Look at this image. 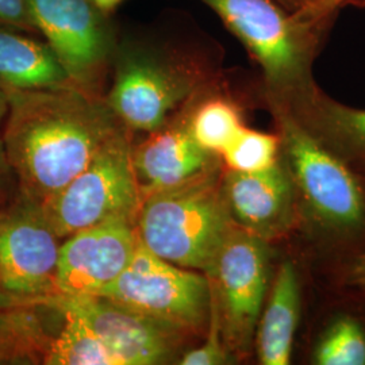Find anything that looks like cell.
I'll return each mask as SVG.
<instances>
[{"instance_id":"11","label":"cell","mask_w":365,"mask_h":365,"mask_svg":"<svg viewBox=\"0 0 365 365\" xmlns=\"http://www.w3.org/2000/svg\"><path fill=\"white\" fill-rule=\"evenodd\" d=\"M33 304L78 314L117 356L120 365L170 361L185 336L106 297L51 295Z\"/></svg>"},{"instance_id":"24","label":"cell","mask_w":365,"mask_h":365,"mask_svg":"<svg viewBox=\"0 0 365 365\" xmlns=\"http://www.w3.org/2000/svg\"><path fill=\"white\" fill-rule=\"evenodd\" d=\"M337 262H341L337 284L344 291L365 299V249L337 259Z\"/></svg>"},{"instance_id":"13","label":"cell","mask_w":365,"mask_h":365,"mask_svg":"<svg viewBox=\"0 0 365 365\" xmlns=\"http://www.w3.org/2000/svg\"><path fill=\"white\" fill-rule=\"evenodd\" d=\"M222 192L235 226L272 244L298 232L294 185L282 161L257 172H222Z\"/></svg>"},{"instance_id":"20","label":"cell","mask_w":365,"mask_h":365,"mask_svg":"<svg viewBox=\"0 0 365 365\" xmlns=\"http://www.w3.org/2000/svg\"><path fill=\"white\" fill-rule=\"evenodd\" d=\"M60 312L66 319L64 327L51 339L42 364L120 365L117 356L83 318L69 310Z\"/></svg>"},{"instance_id":"3","label":"cell","mask_w":365,"mask_h":365,"mask_svg":"<svg viewBox=\"0 0 365 365\" xmlns=\"http://www.w3.org/2000/svg\"><path fill=\"white\" fill-rule=\"evenodd\" d=\"M222 172L223 167L144 197L135 221L138 240L163 260L207 274L235 225Z\"/></svg>"},{"instance_id":"22","label":"cell","mask_w":365,"mask_h":365,"mask_svg":"<svg viewBox=\"0 0 365 365\" xmlns=\"http://www.w3.org/2000/svg\"><path fill=\"white\" fill-rule=\"evenodd\" d=\"M279 134L244 128L221 155L225 170L257 172L272 167L279 160Z\"/></svg>"},{"instance_id":"27","label":"cell","mask_w":365,"mask_h":365,"mask_svg":"<svg viewBox=\"0 0 365 365\" xmlns=\"http://www.w3.org/2000/svg\"><path fill=\"white\" fill-rule=\"evenodd\" d=\"M91 1L99 11L108 15L114 13L125 0H91Z\"/></svg>"},{"instance_id":"14","label":"cell","mask_w":365,"mask_h":365,"mask_svg":"<svg viewBox=\"0 0 365 365\" xmlns=\"http://www.w3.org/2000/svg\"><path fill=\"white\" fill-rule=\"evenodd\" d=\"M185 111L149 133L144 143L131 150L143 199L223 167L221 157L196 143L190 130V107Z\"/></svg>"},{"instance_id":"19","label":"cell","mask_w":365,"mask_h":365,"mask_svg":"<svg viewBox=\"0 0 365 365\" xmlns=\"http://www.w3.org/2000/svg\"><path fill=\"white\" fill-rule=\"evenodd\" d=\"M310 364L365 365V324L351 312L329 315L310 349Z\"/></svg>"},{"instance_id":"6","label":"cell","mask_w":365,"mask_h":365,"mask_svg":"<svg viewBox=\"0 0 365 365\" xmlns=\"http://www.w3.org/2000/svg\"><path fill=\"white\" fill-rule=\"evenodd\" d=\"M131 150L123 126L72 182L39 205L60 240L103 222L125 220L135 223L143 195Z\"/></svg>"},{"instance_id":"16","label":"cell","mask_w":365,"mask_h":365,"mask_svg":"<svg viewBox=\"0 0 365 365\" xmlns=\"http://www.w3.org/2000/svg\"><path fill=\"white\" fill-rule=\"evenodd\" d=\"M302 306L303 283L299 267L294 260H283L274 268L256 327L253 351L260 364H291Z\"/></svg>"},{"instance_id":"26","label":"cell","mask_w":365,"mask_h":365,"mask_svg":"<svg viewBox=\"0 0 365 365\" xmlns=\"http://www.w3.org/2000/svg\"><path fill=\"white\" fill-rule=\"evenodd\" d=\"M15 185H16V180H15L13 170H11L9 160L6 156L4 145H3L1 134H0V200L7 195V192Z\"/></svg>"},{"instance_id":"25","label":"cell","mask_w":365,"mask_h":365,"mask_svg":"<svg viewBox=\"0 0 365 365\" xmlns=\"http://www.w3.org/2000/svg\"><path fill=\"white\" fill-rule=\"evenodd\" d=\"M0 22L38 34L27 0H0Z\"/></svg>"},{"instance_id":"17","label":"cell","mask_w":365,"mask_h":365,"mask_svg":"<svg viewBox=\"0 0 365 365\" xmlns=\"http://www.w3.org/2000/svg\"><path fill=\"white\" fill-rule=\"evenodd\" d=\"M36 33L0 22V90L37 91L75 86Z\"/></svg>"},{"instance_id":"23","label":"cell","mask_w":365,"mask_h":365,"mask_svg":"<svg viewBox=\"0 0 365 365\" xmlns=\"http://www.w3.org/2000/svg\"><path fill=\"white\" fill-rule=\"evenodd\" d=\"M233 363H237V359L225 342L218 309L211 295V310L205 342L195 349L184 353L180 359V364L226 365Z\"/></svg>"},{"instance_id":"12","label":"cell","mask_w":365,"mask_h":365,"mask_svg":"<svg viewBox=\"0 0 365 365\" xmlns=\"http://www.w3.org/2000/svg\"><path fill=\"white\" fill-rule=\"evenodd\" d=\"M137 242L135 223L125 220L93 225L66 237L60 245L52 295H102L130 262Z\"/></svg>"},{"instance_id":"7","label":"cell","mask_w":365,"mask_h":365,"mask_svg":"<svg viewBox=\"0 0 365 365\" xmlns=\"http://www.w3.org/2000/svg\"><path fill=\"white\" fill-rule=\"evenodd\" d=\"M99 297L173 327L185 337L206 333L209 325L207 274L160 259L140 240L125 271Z\"/></svg>"},{"instance_id":"5","label":"cell","mask_w":365,"mask_h":365,"mask_svg":"<svg viewBox=\"0 0 365 365\" xmlns=\"http://www.w3.org/2000/svg\"><path fill=\"white\" fill-rule=\"evenodd\" d=\"M260 66L269 102H287L313 84L312 38L304 21L274 0H200Z\"/></svg>"},{"instance_id":"30","label":"cell","mask_w":365,"mask_h":365,"mask_svg":"<svg viewBox=\"0 0 365 365\" xmlns=\"http://www.w3.org/2000/svg\"><path fill=\"white\" fill-rule=\"evenodd\" d=\"M0 203H1V200H0ZM1 211H3V207H1V205H0V215H1Z\"/></svg>"},{"instance_id":"28","label":"cell","mask_w":365,"mask_h":365,"mask_svg":"<svg viewBox=\"0 0 365 365\" xmlns=\"http://www.w3.org/2000/svg\"><path fill=\"white\" fill-rule=\"evenodd\" d=\"M7 110H9V99H7V93L3 90H0V128L4 122V118L7 115Z\"/></svg>"},{"instance_id":"18","label":"cell","mask_w":365,"mask_h":365,"mask_svg":"<svg viewBox=\"0 0 365 365\" xmlns=\"http://www.w3.org/2000/svg\"><path fill=\"white\" fill-rule=\"evenodd\" d=\"M51 339L36 304L0 306V364L42 363Z\"/></svg>"},{"instance_id":"4","label":"cell","mask_w":365,"mask_h":365,"mask_svg":"<svg viewBox=\"0 0 365 365\" xmlns=\"http://www.w3.org/2000/svg\"><path fill=\"white\" fill-rule=\"evenodd\" d=\"M115 53V76L106 102L131 130L160 129L205 83L202 68L168 46L129 41L120 43Z\"/></svg>"},{"instance_id":"31","label":"cell","mask_w":365,"mask_h":365,"mask_svg":"<svg viewBox=\"0 0 365 365\" xmlns=\"http://www.w3.org/2000/svg\"><path fill=\"white\" fill-rule=\"evenodd\" d=\"M306 1H307V0H303V4H304V3H306ZM303 4H302V6H303Z\"/></svg>"},{"instance_id":"8","label":"cell","mask_w":365,"mask_h":365,"mask_svg":"<svg viewBox=\"0 0 365 365\" xmlns=\"http://www.w3.org/2000/svg\"><path fill=\"white\" fill-rule=\"evenodd\" d=\"M271 244L233 225L207 272L222 334L237 360L253 352L256 327L274 274Z\"/></svg>"},{"instance_id":"15","label":"cell","mask_w":365,"mask_h":365,"mask_svg":"<svg viewBox=\"0 0 365 365\" xmlns=\"http://www.w3.org/2000/svg\"><path fill=\"white\" fill-rule=\"evenodd\" d=\"M279 105L284 106L321 144L365 178V110L333 101L314 83Z\"/></svg>"},{"instance_id":"9","label":"cell","mask_w":365,"mask_h":365,"mask_svg":"<svg viewBox=\"0 0 365 365\" xmlns=\"http://www.w3.org/2000/svg\"><path fill=\"white\" fill-rule=\"evenodd\" d=\"M38 203L16 190L0 215V306L52 295L60 242Z\"/></svg>"},{"instance_id":"10","label":"cell","mask_w":365,"mask_h":365,"mask_svg":"<svg viewBox=\"0 0 365 365\" xmlns=\"http://www.w3.org/2000/svg\"><path fill=\"white\" fill-rule=\"evenodd\" d=\"M27 1L37 33L51 46L72 83L96 93V86L117 49L107 15L91 0Z\"/></svg>"},{"instance_id":"2","label":"cell","mask_w":365,"mask_h":365,"mask_svg":"<svg viewBox=\"0 0 365 365\" xmlns=\"http://www.w3.org/2000/svg\"><path fill=\"white\" fill-rule=\"evenodd\" d=\"M280 138L279 160L294 185L299 226L327 256L365 249V191L361 178L306 130L287 108L271 102Z\"/></svg>"},{"instance_id":"29","label":"cell","mask_w":365,"mask_h":365,"mask_svg":"<svg viewBox=\"0 0 365 365\" xmlns=\"http://www.w3.org/2000/svg\"><path fill=\"white\" fill-rule=\"evenodd\" d=\"M361 178V176H360ZM361 180H363V185H364V191H365V178H361Z\"/></svg>"},{"instance_id":"1","label":"cell","mask_w":365,"mask_h":365,"mask_svg":"<svg viewBox=\"0 0 365 365\" xmlns=\"http://www.w3.org/2000/svg\"><path fill=\"white\" fill-rule=\"evenodd\" d=\"M1 140L18 191L36 203L60 192L123 125L96 93L69 86L6 91Z\"/></svg>"},{"instance_id":"21","label":"cell","mask_w":365,"mask_h":365,"mask_svg":"<svg viewBox=\"0 0 365 365\" xmlns=\"http://www.w3.org/2000/svg\"><path fill=\"white\" fill-rule=\"evenodd\" d=\"M188 122L196 143L220 157L245 128L241 108L225 96L191 102Z\"/></svg>"}]
</instances>
